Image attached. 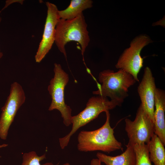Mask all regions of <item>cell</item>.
<instances>
[{"label": "cell", "instance_id": "cell-1", "mask_svg": "<svg viewBox=\"0 0 165 165\" xmlns=\"http://www.w3.org/2000/svg\"><path fill=\"white\" fill-rule=\"evenodd\" d=\"M106 120L100 128L93 131L82 130L77 136V148L80 152L100 151L109 153L123 150L122 143L116 138L110 125L109 111H106Z\"/></svg>", "mask_w": 165, "mask_h": 165}, {"label": "cell", "instance_id": "cell-2", "mask_svg": "<svg viewBox=\"0 0 165 165\" xmlns=\"http://www.w3.org/2000/svg\"><path fill=\"white\" fill-rule=\"evenodd\" d=\"M98 79L101 84L97 83L98 89L93 94L109 97L120 106L128 96L129 88L136 82L132 75L122 69L116 72L110 69L104 70L100 72Z\"/></svg>", "mask_w": 165, "mask_h": 165}, {"label": "cell", "instance_id": "cell-3", "mask_svg": "<svg viewBox=\"0 0 165 165\" xmlns=\"http://www.w3.org/2000/svg\"><path fill=\"white\" fill-rule=\"evenodd\" d=\"M87 25L83 13L71 20L60 19L55 28V42L59 50L66 58L65 46L68 42L74 41L79 43L83 55L90 39L87 30Z\"/></svg>", "mask_w": 165, "mask_h": 165}, {"label": "cell", "instance_id": "cell-4", "mask_svg": "<svg viewBox=\"0 0 165 165\" xmlns=\"http://www.w3.org/2000/svg\"><path fill=\"white\" fill-rule=\"evenodd\" d=\"M117 106H120L116 102L109 100L108 97L97 95L90 97L86 108L77 115L72 116V127L70 132L65 136L59 139L62 149L67 147L71 138L78 129L97 118L102 112L112 110Z\"/></svg>", "mask_w": 165, "mask_h": 165}, {"label": "cell", "instance_id": "cell-5", "mask_svg": "<svg viewBox=\"0 0 165 165\" xmlns=\"http://www.w3.org/2000/svg\"><path fill=\"white\" fill-rule=\"evenodd\" d=\"M53 71L54 75L50 82L48 90L52 101L49 107L50 111L58 110L61 113L64 125L67 127L72 124V109L65 103L64 90L68 83V74L63 70L60 64L55 63Z\"/></svg>", "mask_w": 165, "mask_h": 165}, {"label": "cell", "instance_id": "cell-6", "mask_svg": "<svg viewBox=\"0 0 165 165\" xmlns=\"http://www.w3.org/2000/svg\"><path fill=\"white\" fill-rule=\"evenodd\" d=\"M153 41L145 35H141L131 41L129 47L126 49L120 56L116 68L122 69L132 75L139 82L138 74L143 66V58L141 55L142 49Z\"/></svg>", "mask_w": 165, "mask_h": 165}, {"label": "cell", "instance_id": "cell-7", "mask_svg": "<svg viewBox=\"0 0 165 165\" xmlns=\"http://www.w3.org/2000/svg\"><path fill=\"white\" fill-rule=\"evenodd\" d=\"M125 130L129 138L127 145L147 144L154 134V122L143 111L140 105L134 121L125 119Z\"/></svg>", "mask_w": 165, "mask_h": 165}, {"label": "cell", "instance_id": "cell-8", "mask_svg": "<svg viewBox=\"0 0 165 165\" xmlns=\"http://www.w3.org/2000/svg\"><path fill=\"white\" fill-rule=\"evenodd\" d=\"M26 100L21 86L17 82L11 85L10 94L4 105L2 108L0 117V138L6 139L10 127L16 113Z\"/></svg>", "mask_w": 165, "mask_h": 165}, {"label": "cell", "instance_id": "cell-9", "mask_svg": "<svg viewBox=\"0 0 165 165\" xmlns=\"http://www.w3.org/2000/svg\"><path fill=\"white\" fill-rule=\"evenodd\" d=\"M47 15L42 39L35 56L37 63H40L51 49L55 42V28L60 19L58 9L54 4L46 2Z\"/></svg>", "mask_w": 165, "mask_h": 165}, {"label": "cell", "instance_id": "cell-10", "mask_svg": "<svg viewBox=\"0 0 165 165\" xmlns=\"http://www.w3.org/2000/svg\"><path fill=\"white\" fill-rule=\"evenodd\" d=\"M156 88L152 71L149 67H146L144 69L143 76L138 86L137 91L141 102L140 105L153 122Z\"/></svg>", "mask_w": 165, "mask_h": 165}, {"label": "cell", "instance_id": "cell-11", "mask_svg": "<svg viewBox=\"0 0 165 165\" xmlns=\"http://www.w3.org/2000/svg\"><path fill=\"white\" fill-rule=\"evenodd\" d=\"M154 127V134L165 145V92L157 88L155 100Z\"/></svg>", "mask_w": 165, "mask_h": 165}, {"label": "cell", "instance_id": "cell-12", "mask_svg": "<svg viewBox=\"0 0 165 165\" xmlns=\"http://www.w3.org/2000/svg\"><path fill=\"white\" fill-rule=\"evenodd\" d=\"M126 147L125 151L119 155L111 156L98 152L96 156L105 165H135L136 156L133 146L127 145Z\"/></svg>", "mask_w": 165, "mask_h": 165}, {"label": "cell", "instance_id": "cell-13", "mask_svg": "<svg viewBox=\"0 0 165 165\" xmlns=\"http://www.w3.org/2000/svg\"><path fill=\"white\" fill-rule=\"evenodd\" d=\"M93 1L91 0H71L69 6L65 9L58 10L60 19L64 20L73 19L82 13V12L93 6Z\"/></svg>", "mask_w": 165, "mask_h": 165}, {"label": "cell", "instance_id": "cell-14", "mask_svg": "<svg viewBox=\"0 0 165 165\" xmlns=\"http://www.w3.org/2000/svg\"><path fill=\"white\" fill-rule=\"evenodd\" d=\"M150 161L154 165H165V149L164 145L155 134L146 144Z\"/></svg>", "mask_w": 165, "mask_h": 165}, {"label": "cell", "instance_id": "cell-15", "mask_svg": "<svg viewBox=\"0 0 165 165\" xmlns=\"http://www.w3.org/2000/svg\"><path fill=\"white\" fill-rule=\"evenodd\" d=\"M133 149L136 156L135 165H152L146 144L135 145Z\"/></svg>", "mask_w": 165, "mask_h": 165}, {"label": "cell", "instance_id": "cell-16", "mask_svg": "<svg viewBox=\"0 0 165 165\" xmlns=\"http://www.w3.org/2000/svg\"><path fill=\"white\" fill-rule=\"evenodd\" d=\"M46 158L45 153L42 156H38L35 151L30 152L24 154L21 165H55L51 162L41 164V162Z\"/></svg>", "mask_w": 165, "mask_h": 165}, {"label": "cell", "instance_id": "cell-17", "mask_svg": "<svg viewBox=\"0 0 165 165\" xmlns=\"http://www.w3.org/2000/svg\"><path fill=\"white\" fill-rule=\"evenodd\" d=\"M23 0H7L6 1V3L5 7L3 8L2 10L4 9L8 6L11 4V3H13L14 2H19L22 4L23 3Z\"/></svg>", "mask_w": 165, "mask_h": 165}, {"label": "cell", "instance_id": "cell-18", "mask_svg": "<svg viewBox=\"0 0 165 165\" xmlns=\"http://www.w3.org/2000/svg\"><path fill=\"white\" fill-rule=\"evenodd\" d=\"M101 163L99 160L97 158H94L92 159L90 163V165H101Z\"/></svg>", "mask_w": 165, "mask_h": 165}, {"label": "cell", "instance_id": "cell-19", "mask_svg": "<svg viewBox=\"0 0 165 165\" xmlns=\"http://www.w3.org/2000/svg\"><path fill=\"white\" fill-rule=\"evenodd\" d=\"M8 145L7 144H3L2 145H0V148L6 147Z\"/></svg>", "mask_w": 165, "mask_h": 165}, {"label": "cell", "instance_id": "cell-20", "mask_svg": "<svg viewBox=\"0 0 165 165\" xmlns=\"http://www.w3.org/2000/svg\"><path fill=\"white\" fill-rule=\"evenodd\" d=\"M1 20H2L1 18L0 17V23L1 22ZM3 53L1 52L0 50V59H1L2 58V57L3 56Z\"/></svg>", "mask_w": 165, "mask_h": 165}, {"label": "cell", "instance_id": "cell-21", "mask_svg": "<svg viewBox=\"0 0 165 165\" xmlns=\"http://www.w3.org/2000/svg\"><path fill=\"white\" fill-rule=\"evenodd\" d=\"M61 165H71L70 164L68 163H65Z\"/></svg>", "mask_w": 165, "mask_h": 165}]
</instances>
